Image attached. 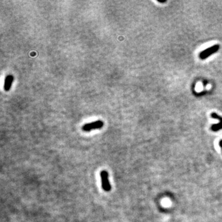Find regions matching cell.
Here are the masks:
<instances>
[{"label": "cell", "instance_id": "cell-1", "mask_svg": "<svg viewBox=\"0 0 222 222\" xmlns=\"http://www.w3.org/2000/svg\"><path fill=\"white\" fill-rule=\"evenodd\" d=\"M219 48H220L219 44H215L214 46H211V47H210L209 48H207L205 50L202 51L199 54L200 59H205L209 58L213 54H214L216 52H217L219 50Z\"/></svg>", "mask_w": 222, "mask_h": 222}, {"label": "cell", "instance_id": "cell-2", "mask_svg": "<svg viewBox=\"0 0 222 222\" xmlns=\"http://www.w3.org/2000/svg\"><path fill=\"white\" fill-rule=\"evenodd\" d=\"M104 123L101 120H98L96 122H92L91 123L87 124L82 127V130L84 132H90L93 130L100 129L103 127Z\"/></svg>", "mask_w": 222, "mask_h": 222}, {"label": "cell", "instance_id": "cell-3", "mask_svg": "<svg viewBox=\"0 0 222 222\" xmlns=\"http://www.w3.org/2000/svg\"><path fill=\"white\" fill-rule=\"evenodd\" d=\"M100 175H101V178L102 188H103V189L106 192L110 191L111 190V185L108 179L107 172L106 170L101 171Z\"/></svg>", "mask_w": 222, "mask_h": 222}, {"label": "cell", "instance_id": "cell-4", "mask_svg": "<svg viewBox=\"0 0 222 222\" xmlns=\"http://www.w3.org/2000/svg\"><path fill=\"white\" fill-rule=\"evenodd\" d=\"M211 117L220 120V123L218 125H214L212 126L211 129L212 130L214 131V132H217V131H218V130H220L222 129V117H220L218 115H217L215 112H213V113L211 114Z\"/></svg>", "mask_w": 222, "mask_h": 222}, {"label": "cell", "instance_id": "cell-5", "mask_svg": "<svg viewBox=\"0 0 222 222\" xmlns=\"http://www.w3.org/2000/svg\"><path fill=\"white\" fill-rule=\"evenodd\" d=\"M13 80H14V77L12 75H8L7 76H6V77L5 78L4 84V90L6 91H8L10 90L12 87Z\"/></svg>", "mask_w": 222, "mask_h": 222}, {"label": "cell", "instance_id": "cell-6", "mask_svg": "<svg viewBox=\"0 0 222 222\" xmlns=\"http://www.w3.org/2000/svg\"><path fill=\"white\" fill-rule=\"evenodd\" d=\"M221 147H222V143H221Z\"/></svg>", "mask_w": 222, "mask_h": 222}]
</instances>
